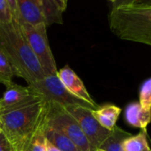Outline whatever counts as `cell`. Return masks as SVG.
<instances>
[{
    "mask_svg": "<svg viewBox=\"0 0 151 151\" xmlns=\"http://www.w3.org/2000/svg\"><path fill=\"white\" fill-rule=\"evenodd\" d=\"M0 51L11 64L14 76L22 78L28 86L45 76L15 20L0 23Z\"/></svg>",
    "mask_w": 151,
    "mask_h": 151,
    "instance_id": "cell-1",
    "label": "cell"
},
{
    "mask_svg": "<svg viewBox=\"0 0 151 151\" xmlns=\"http://www.w3.org/2000/svg\"><path fill=\"white\" fill-rule=\"evenodd\" d=\"M48 102L41 101L26 108L0 115V128L14 151H24L45 123Z\"/></svg>",
    "mask_w": 151,
    "mask_h": 151,
    "instance_id": "cell-2",
    "label": "cell"
},
{
    "mask_svg": "<svg viewBox=\"0 0 151 151\" xmlns=\"http://www.w3.org/2000/svg\"><path fill=\"white\" fill-rule=\"evenodd\" d=\"M109 28L119 38L151 45V8L120 6L109 15Z\"/></svg>",
    "mask_w": 151,
    "mask_h": 151,
    "instance_id": "cell-3",
    "label": "cell"
},
{
    "mask_svg": "<svg viewBox=\"0 0 151 151\" xmlns=\"http://www.w3.org/2000/svg\"><path fill=\"white\" fill-rule=\"evenodd\" d=\"M45 124L69 138L80 151L96 150L83 133L78 122L62 106L53 102H48Z\"/></svg>",
    "mask_w": 151,
    "mask_h": 151,
    "instance_id": "cell-4",
    "label": "cell"
},
{
    "mask_svg": "<svg viewBox=\"0 0 151 151\" xmlns=\"http://www.w3.org/2000/svg\"><path fill=\"white\" fill-rule=\"evenodd\" d=\"M22 32L29 45L32 52L37 58L45 76L57 75L56 62L49 45L45 24L31 26L27 23L18 22Z\"/></svg>",
    "mask_w": 151,
    "mask_h": 151,
    "instance_id": "cell-5",
    "label": "cell"
},
{
    "mask_svg": "<svg viewBox=\"0 0 151 151\" xmlns=\"http://www.w3.org/2000/svg\"><path fill=\"white\" fill-rule=\"evenodd\" d=\"M29 86L47 102H53L62 106L63 108L80 105L93 109L83 100L69 93L62 85L57 75L45 76Z\"/></svg>",
    "mask_w": 151,
    "mask_h": 151,
    "instance_id": "cell-6",
    "label": "cell"
},
{
    "mask_svg": "<svg viewBox=\"0 0 151 151\" xmlns=\"http://www.w3.org/2000/svg\"><path fill=\"white\" fill-rule=\"evenodd\" d=\"M64 109L78 122L83 133L95 149L99 148L101 143L110 134L111 131L101 126L93 116V109L80 105L69 106Z\"/></svg>",
    "mask_w": 151,
    "mask_h": 151,
    "instance_id": "cell-7",
    "label": "cell"
},
{
    "mask_svg": "<svg viewBox=\"0 0 151 151\" xmlns=\"http://www.w3.org/2000/svg\"><path fill=\"white\" fill-rule=\"evenodd\" d=\"M6 87V90L3 97L0 99V115L21 109L44 101V99L29 86H22L12 82Z\"/></svg>",
    "mask_w": 151,
    "mask_h": 151,
    "instance_id": "cell-8",
    "label": "cell"
},
{
    "mask_svg": "<svg viewBox=\"0 0 151 151\" xmlns=\"http://www.w3.org/2000/svg\"><path fill=\"white\" fill-rule=\"evenodd\" d=\"M57 77L65 86V88L73 95L83 100L93 108L98 107L89 94L82 80L68 66H65L64 68L60 69L57 72Z\"/></svg>",
    "mask_w": 151,
    "mask_h": 151,
    "instance_id": "cell-9",
    "label": "cell"
},
{
    "mask_svg": "<svg viewBox=\"0 0 151 151\" xmlns=\"http://www.w3.org/2000/svg\"><path fill=\"white\" fill-rule=\"evenodd\" d=\"M17 22L27 23L31 26L45 24V18L41 7L34 0H16Z\"/></svg>",
    "mask_w": 151,
    "mask_h": 151,
    "instance_id": "cell-10",
    "label": "cell"
},
{
    "mask_svg": "<svg viewBox=\"0 0 151 151\" xmlns=\"http://www.w3.org/2000/svg\"><path fill=\"white\" fill-rule=\"evenodd\" d=\"M124 117L129 124L146 131L151 121V110L144 109L139 102H132L126 107Z\"/></svg>",
    "mask_w": 151,
    "mask_h": 151,
    "instance_id": "cell-11",
    "label": "cell"
},
{
    "mask_svg": "<svg viewBox=\"0 0 151 151\" xmlns=\"http://www.w3.org/2000/svg\"><path fill=\"white\" fill-rule=\"evenodd\" d=\"M121 113V109L115 105H105L98 109H93V115L99 124L109 131H112Z\"/></svg>",
    "mask_w": 151,
    "mask_h": 151,
    "instance_id": "cell-12",
    "label": "cell"
},
{
    "mask_svg": "<svg viewBox=\"0 0 151 151\" xmlns=\"http://www.w3.org/2000/svg\"><path fill=\"white\" fill-rule=\"evenodd\" d=\"M41 7L45 18L46 26L52 24H62V14L64 11L60 8L56 0H34Z\"/></svg>",
    "mask_w": 151,
    "mask_h": 151,
    "instance_id": "cell-13",
    "label": "cell"
},
{
    "mask_svg": "<svg viewBox=\"0 0 151 151\" xmlns=\"http://www.w3.org/2000/svg\"><path fill=\"white\" fill-rule=\"evenodd\" d=\"M44 134L47 140H49L53 146L59 148L60 151H80L79 148L75 145V143L67 136L55 129L47 126L45 121Z\"/></svg>",
    "mask_w": 151,
    "mask_h": 151,
    "instance_id": "cell-14",
    "label": "cell"
},
{
    "mask_svg": "<svg viewBox=\"0 0 151 151\" xmlns=\"http://www.w3.org/2000/svg\"><path fill=\"white\" fill-rule=\"evenodd\" d=\"M132 134L124 132L121 128L115 126L109 137L101 143L99 148L104 151H124L123 141Z\"/></svg>",
    "mask_w": 151,
    "mask_h": 151,
    "instance_id": "cell-15",
    "label": "cell"
},
{
    "mask_svg": "<svg viewBox=\"0 0 151 151\" xmlns=\"http://www.w3.org/2000/svg\"><path fill=\"white\" fill-rule=\"evenodd\" d=\"M124 151H151V147L147 140L146 131L135 136H129L123 141Z\"/></svg>",
    "mask_w": 151,
    "mask_h": 151,
    "instance_id": "cell-16",
    "label": "cell"
},
{
    "mask_svg": "<svg viewBox=\"0 0 151 151\" xmlns=\"http://www.w3.org/2000/svg\"><path fill=\"white\" fill-rule=\"evenodd\" d=\"M14 76V72L11 64L0 51V83L5 86H7L13 82L12 78Z\"/></svg>",
    "mask_w": 151,
    "mask_h": 151,
    "instance_id": "cell-17",
    "label": "cell"
},
{
    "mask_svg": "<svg viewBox=\"0 0 151 151\" xmlns=\"http://www.w3.org/2000/svg\"><path fill=\"white\" fill-rule=\"evenodd\" d=\"M46 116V115H45ZM45 123L36 132L29 143L24 151H46L45 149V137L44 134Z\"/></svg>",
    "mask_w": 151,
    "mask_h": 151,
    "instance_id": "cell-18",
    "label": "cell"
},
{
    "mask_svg": "<svg viewBox=\"0 0 151 151\" xmlns=\"http://www.w3.org/2000/svg\"><path fill=\"white\" fill-rule=\"evenodd\" d=\"M140 106L147 110H151V78L146 80L139 90Z\"/></svg>",
    "mask_w": 151,
    "mask_h": 151,
    "instance_id": "cell-19",
    "label": "cell"
},
{
    "mask_svg": "<svg viewBox=\"0 0 151 151\" xmlns=\"http://www.w3.org/2000/svg\"><path fill=\"white\" fill-rule=\"evenodd\" d=\"M14 20L6 0H0V23L11 22Z\"/></svg>",
    "mask_w": 151,
    "mask_h": 151,
    "instance_id": "cell-20",
    "label": "cell"
},
{
    "mask_svg": "<svg viewBox=\"0 0 151 151\" xmlns=\"http://www.w3.org/2000/svg\"><path fill=\"white\" fill-rule=\"evenodd\" d=\"M0 151H14L10 142L3 133L0 134Z\"/></svg>",
    "mask_w": 151,
    "mask_h": 151,
    "instance_id": "cell-21",
    "label": "cell"
},
{
    "mask_svg": "<svg viewBox=\"0 0 151 151\" xmlns=\"http://www.w3.org/2000/svg\"><path fill=\"white\" fill-rule=\"evenodd\" d=\"M6 2L10 9V12L13 15L14 20H16L17 17V6H16V0H6Z\"/></svg>",
    "mask_w": 151,
    "mask_h": 151,
    "instance_id": "cell-22",
    "label": "cell"
},
{
    "mask_svg": "<svg viewBox=\"0 0 151 151\" xmlns=\"http://www.w3.org/2000/svg\"><path fill=\"white\" fill-rule=\"evenodd\" d=\"M135 0H115L112 8H116L120 6H132Z\"/></svg>",
    "mask_w": 151,
    "mask_h": 151,
    "instance_id": "cell-23",
    "label": "cell"
},
{
    "mask_svg": "<svg viewBox=\"0 0 151 151\" xmlns=\"http://www.w3.org/2000/svg\"><path fill=\"white\" fill-rule=\"evenodd\" d=\"M132 6L151 8V0H135Z\"/></svg>",
    "mask_w": 151,
    "mask_h": 151,
    "instance_id": "cell-24",
    "label": "cell"
},
{
    "mask_svg": "<svg viewBox=\"0 0 151 151\" xmlns=\"http://www.w3.org/2000/svg\"><path fill=\"white\" fill-rule=\"evenodd\" d=\"M45 149L46 151H60L59 148H57L55 146H53L49 140L45 139Z\"/></svg>",
    "mask_w": 151,
    "mask_h": 151,
    "instance_id": "cell-25",
    "label": "cell"
},
{
    "mask_svg": "<svg viewBox=\"0 0 151 151\" xmlns=\"http://www.w3.org/2000/svg\"><path fill=\"white\" fill-rule=\"evenodd\" d=\"M95 151H104V150H102V149H101V148H97Z\"/></svg>",
    "mask_w": 151,
    "mask_h": 151,
    "instance_id": "cell-26",
    "label": "cell"
},
{
    "mask_svg": "<svg viewBox=\"0 0 151 151\" xmlns=\"http://www.w3.org/2000/svg\"><path fill=\"white\" fill-rule=\"evenodd\" d=\"M109 1H110V2H112V3H114V2H115V0H109Z\"/></svg>",
    "mask_w": 151,
    "mask_h": 151,
    "instance_id": "cell-27",
    "label": "cell"
},
{
    "mask_svg": "<svg viewBox=\"0 0 151 151\" xmlns=\"http://www.w3.org/2000/svg\"><path fill=\"white\" fill-rule=\"evenodd\" d=\"M2 133V130H1V128H0V134Z\"/></svg>",
    "mask_w": 151,
    "mask_h": 151,
    "instance_id": "cell-28",
    "label": "cell"
},
{
    "mask_svg": "<svg viewBox=\"0 0 151 151\" xmlns=\"http://www.w3.org/2000/svg\"></svg>",
    "mask_w": 151,
    "mask_h": 151,
    "instance_id": "cell-29",
    "label": "cell"
}]
</instances>
